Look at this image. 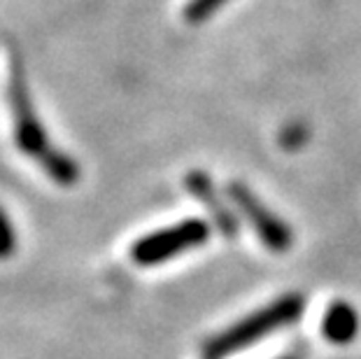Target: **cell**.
Returning a JSON list of instances; mask_svg holds the SVG:
<instances>
[{"instance_id":"5","label":"cell","mask_w":361,"mask_h":359,"mask_svg":"<svg viewBox=\"0 0 361 359\" xmlns=\"http://www.w3.org/2000/svg\"><path fill=\"white\" fill-rule=\"evenodd\" d=\"M187 189H189L191 196L198 198V201L205 205V210L212 215L219 231L224 233L226 238H233V236L238 233V219H235L233 212L224 205V201H221V196L217 192V187L212 185V180L201 171H191L187 175Z\"/></svg>"},{"instance_id":"3","label":"cell","mask_w":361,"mask_h":359,"mask_svg":"<svg viewBox=\"0 0 361 359\" xmlns=\"http://www.w3.org/2000/svg\"><path fill=\"white\" fill-rule=\"evenodd\" d=\"M207 238H210V226L203 219L189 217L168 229H159L154 233L137 238L130 248V259L137 266H159L182 255V252L201 248Z\"/></svg>"},{"instance_id":"2","label":"cell","mask_w":361,"mask_h":359,"mask_svg":"<svg viewBox=\"0 0 361 359\" xmlns=\"http://www.w3.org/2000/svg\"><path fill=\"white\" fill-rule=\"evenodd\" d=\"M303 312V296L301 294H287L278 299L275 303L266 305L259 312H252L250 317H245L243 322L233 324L231 329L219 334L217 339H212L205 346V353L210 359H219L235 353L240 348H247L259 339H264L266 334H271L280 327H287L289 322Z\"/></svg>"},{"instance_id":"7","label":"cell","mask_w":361,"mask_h":359,"mask_svg":"<svg viewBox=\"0 0 361 359\" xmlns=\"http://www.w3.org/2000/svg\"><path fill=\"white\" fill-rule=\"evenodd\" d=\"M226 3H228V0H189V3L184 5V10H182V17L191 26L205 24V21L210 19L217 10H221Z\"/></svg>"},{"instance_id":"6","label":"cell","mask_w":361,"mask_h":359,"mask_svg":"<svg viewBox=\"0 0 361 359\" xmlns=\"http://www.w3.org/2000/svg\"><path fill=\"white\" fill-rule=\"evenodd\" d=\"M322 334L329 343L336 346H348L359 334V315L355 305L348 301H336L326 308L324 320H322Z\"/></svg>"},{"instance_id":"1","label":"cell","mask_w":361,"mask_h":359,"mask_svg":"<svg viewBox=\"0 0 361 359\" xmlns=\"http://www.w3.org/2000/svg\"><path fill=\"white\" fill-rule=\"evenodd\" d=\"M7 105L12 117V138L17 142L21 154L35 159L47 178L61 187H73L80 180V166L73 157L61 152L49 140L44 124L37 117L35 103L30 98L24 66L19 59L10 61V75H7Z\"/></svg>"},{"instance_id":"4","label":"cell","mask_w":361,"mask_h":359,"mask_svg":"<svg viewBox=\"0 0 361 359\" xmlns=\"http://www.w3.org/2000/svg\"><path fill=\"white\" fill-rule=\"evenodd\" d=\"M228 196L235 203V208L243 212L252 229L259 233L261 243L273 252H287L294 241L291 229L261 201V198L245 185V182H231L228 185Z\"/></svg>"},{"instance_id":"9","label":"cell","mask_w":361,"mask_h":359,"mask_svg":"<svg viewBox=\"0 0 361 359\" xmlns=\"http://www.w3.org/2000/svg\"><path fill=\"white\" fill-rule=\"evenodd\" d=\"M287 359H289V357H287Z\"/></svg>"},{"instance_id":"8","label":"cell","mask_w":361,"mask_h":359,"mask_svg":"<svg viewBox=\"0 0 361 359\" xmlns=\"http://www.w3.org/2000/svg\"><path fill=\"white\" fill-rule=\"evenodd\" d=\"M14 250H17V231H14L10 215L0 205V259L12 257Z\"/></svg>"}]
</instances>
